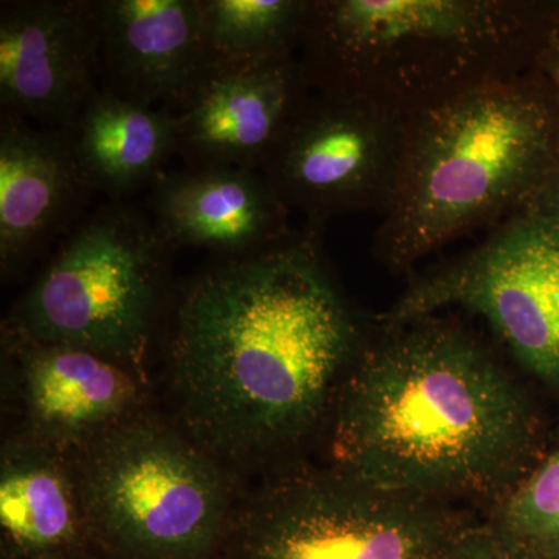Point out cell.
<instances>
[{
    "instance_id": "cell-11",
    "label": "cell",
    "mask_w": 559,
    "mask_h": 559,
    "mask_svg": "<svg viewBox=\"0 0 559 559\" xmlns=\"http://www.w3.org/2000/svg\"><path fill=\"white\" fill-rule=\"evenodd\" d=\"M311 94L297 55L209 64L175 112L183 167L263 171Z\"/></svg>"
},
{
    "instance_id": "cell-14",
    "label": "cell",
    "mask_w": 559,
    "mask_h": 559,
    "mask_svg": "<svg viewBox=\"0 0 559 559\" xmlns=\"http://www.w3.org/2000/svg\"><path fill=\"white\" fill-rule=\"evenodd\" d=\"M102 90L176 112L207 68L198 0H92Z\"/></svg>"
},
{
    "instance_id": "cell-13",
    "label": "cell",
    "mask_w": 559,
    "mask_h": 559,
    "mask_svg": "<svg viewBox=\"0 0 559 559\" xmlns=\"http://www.w3.org/2000/svg\"><path fill=\"white\" fill-rule=\"evenodd\" d=\"M92 194L68 132L0 110V274L21 278L81 219Z\"/></svg>"
},
{
    "instance_id": "cell-1",
    "label": "cell",
    "mask_w": 559,
    "mask_h": 559,
    "mask_svg": "<svg viewBox=\"0 0 559 559\" xmlns=\"http://www.w3.org/2000/svg\"><path fill=\"white\" fill-rule=\"evenodd\" d=\"M320 230L215 259L171 290L160 331L179 425L237 473L293 463L366 344Z\"/></svg>"
},
{
    "instance_id": "cell-19",
    "label": "cell",
    "mask_w": 559,
    "mask_h": 559,
    "mask_svg": "<svg viewBox=\"0 0 559 559\" xmlns=\"http://www.w3.org/2000/svg\"><path fill=\"white\" fill-rule=\"evenodd\" d=\"M488 509L485 522L525 558L559 559V447Z\"/></svg>"
},
{
    "instance_id": "cell-10",
    "label": "cell",
    "mask_w": 559,
    "mask_h": 559,
    "mask_svg": "<svg viewBox=\"0 0 559 559\" xmlns=\"http://www.w3.org/2000/svg\"><path fill=\"white\" fill-rule=\"evenodd\" d=\"M3 374L20 407L17 432L80 454L150 409L143 374L90 349L2 334Z\"/></svg>"
},
{
    "instance_id": "cell-6",
    "label": "cell",
    "mask_w": 559,
    "mask_h": 559,
    "mask_svg": "<svg viewBox=\"0 0 559 559\" xmlns=\"http://www.w3.org/2000/svg\"><path fill=\"white\" fill-rule=\"evenodd\" d=\"M175 252L150 213L108 200L58 242L2 334L90 349L145 377Z\"/></svg>"
},
{
    "instance_id": "cell-4",
    "label": "cell",
    "mask_w": 559,
    "mask_h": 559,
    "mask_svg": "<svg viewBox=\"0 0 559 559\" xmlns=\"http://www.w3.org/2000/svg\"><path fill=\"white\" fill-rule=\"evenodd\" d=\"M559 157V103L536 70L409 117L377 259L411 270L433 250L520 213Z\"/></svg>"
},
{
    "instance_id": "cell-22",
    "label": "cell",
    "mask_w": 559,
    "mask_h": 559,
    "mask_svg": "<svg viewBox=\"0 0 559 559\" xmlns=\"http://www.w3.org/2000/svg\"><path fill=\"white\" fill-rule=\"evenodd\" d=\"M520 213H527L559 230V157Z\"/></svg>"
},
{
    "instance_id": "cell-7",
    "label": "cell",
    "mask_w": 559,
    "mask_h": 559,
    "mask_svg": "<svg viewBox=\"0 0 559 559\" xmlns=\"http://www.w3.org/2000/svg\"><path fill=\"white\" fill-rule=\"evenodd\" d=\"M469 522L451 503L293 462L242 492L213 559H441Z\"/></svg>"
},
{
    "instance_id": "cell-23",
    "label": "cell",
    "mask_w": 559,
    "mask_h": 559,
    "mask_svg": "<svg viewBox=\"0 0 559 559\" xmlns=\"http://www.w3.org/2000/svg\"><path fill=\"white\" fill-rule=\"evenodd\" d=\"M98 559H103V558H98Z\"/></svg>"
},
{
    "instance_id": "cell-15",
    "label": "cell",
    "mask_w": 559,
    "mask_h": 559,
    "mask_svg": "<svg viewBox=\"0 0 559 559\" xmlns=\"http://www.w3.org/2000/svg\"><path fill=\"white\" fill-rule=\"evenodd\" d=\"M150 215L173 248L207 250L213 259L259 252L294 234L270 179L246 168L165 170L151 183Z\"/></svg>"
},
{
    "instance_id": "cell-21",
    "label": "cell",
    "mask_w": 559,
    "mask_h": 559,
    "mask_svg": "<svg viewBox=\"0 0 559 559\" xmlns=\"http://www.w3.org/2000/svg\"><path fill=\"white\" fill-rule=\"evenodd\" d=\"M533 70L547 81L559 103V2H550L549 16L536 50Z\"/></svg>"
},
{
    "instance_id": "cell-9",
    "label": "cell",
    "mask_w": 559,
    "mask_h": 559,
    "mask_svg": "<svg viewBox=\"0 0 559 559\" xmlns=\"http://www.w3.org/2000/svg\"><path fill=\"white\" fill-rule=\"evenodd\" d=\"M407 123L369 103L312 92L264 176L312 226L342 213L382 215L399 182Z\"/></svg>"
},
{
    "instance_id": "cell-17",
    "label": "cell",
    "mask_w": 559,
    "mask_h": 559,
    "mask_svg": "<svg viewBox=\"0 0 559 559\" xmlns=\"http://www.w3.org/2000/svg\"><path fill=\"white\" fill-rule=\"evenodd\" d=\"M68 132L73 156L95 193L128 201L154 182L178 154L171 110L98 90Z\"/></svg>"
},
{
    "instance_id": "cell-16",
    "label": "cell",
    "mask_w": 559,
    "mask_h": 559,
    "mask_svg": "<svg viewBox=\"0 0 559 559\" xmlns=\"http://www.w3.org/2000/svg\"><path fill=\"white\" fill-rule=\"evenodd\" d=\"M76 454L11 433L0 451V559H98Z\"/></svg>"
},
{
    "instance_id": "cell-2",
    "label": "cell",
    "mask_w": 559,
    "mask_h": 559,
    "mask_svg": "<svg viewBox=\"0 0 559 559\" xmlns=\"http://www.w3.org/2000/svg\"><path fill=\"white\" fill-rule=\"evenodd\" d=\"M381 330L337 395L330 465L393 491L491 507L546 452L528 393L450 320L432 314Z\"/></svg>"
},
{
    "instance_id": "cell-8",
    "label": "cell",
    "mask_w": 559,
    "mask_h": 559,
    "mask_svg": "<svg viewBox=\"0 0 559 559\" xmlns=\"http://www.w3.org/2000/svg\"><path fill=\"white\" fill-rule=\"evenodd\" d=\"M459 307L487 320L522 367L559 392V230L516 213L465 255L421 275L381 319Z\"/></svg>"
},
{
    "instance_id": "cell-5",
    "label": "cell",
    "mask_w": 559,
    "mask_h": 559,
    "mask_svg": "<svg viewBox=\"0 0 559 559\" xmlns=\"http://www.w3.org/2000/svg\"><path fill=\"white\" fill-rule=\"evenodd\" d=\"M76 462L103 559H213L242 496L237 471L150 409L94 441Z\"/></svg>"
},
{
    "instance_id": "cell-20",
    "label": "cell",
    "mask_w": 559,
    "mask_h": 559,
    "mask_svg": "<svg viewBox=\"0 0 559 559\" xmlns=\"http://www.w3.org/2000/svg\"><path fill=\"white\" fill-rule=\"evenodd\" d=\"M441 559H528L507 543L487 522L471 521L451 540Z\"/></svg>"
},
{
    "instance_id": "cell-18",
    "label": "cell",
    "mask_w": 559,
    "mask_h": 559,
    "mask_svg": "<svg viewBox=\"0 0 559 559\" xmlns=\"http://www.w3.org/2000/svg\"><path fill=\"white\" fill-rule=\"evenodd\" d=\"M209 64L293 57L300 47L310 0H198Z\"/></svg>"
},
{
    "instance_id": "cell-12",
    "label": "cell",
    "mask_w": 559,
    "mask_h": 559,
    "mask_svg": "<svg viewBox=\"0 0 559 559\" xmlns=\"http://www.w3.org/2000/svg\"><path fill=\"white\" fill-rule=\"evenodd\" d=\"M98 90L92 0L0 3V110L69 131Z\"/></svg>"
},
{
    "instance_id": "cell-3",
    "label": "cell",
    "mask_w": 559,
    "mask_h": 559,
    "mask_svg": "<svg viewBox=\"0 0 559 559\" xmlns=\"http://www.w3.org/2000/svg\"><path fill=\"white\" fill-rule=\"evenodd\" d=\"M550 2L310 0L297 60L316 94L417 116L533 69Z\"/></svg>"
}]
</instances>
